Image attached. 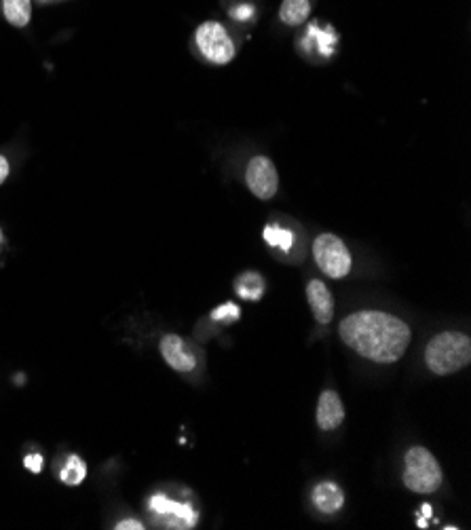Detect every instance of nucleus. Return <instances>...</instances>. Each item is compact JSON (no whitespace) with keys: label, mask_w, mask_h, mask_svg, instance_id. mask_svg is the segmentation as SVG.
Here are the masks:
<instances>
[{"label":"nucleus","mask_w":471,"mask_h":530,"mask_svg":"<svg viewBox=\"0 0 471 530\" xmlns=\"http://www.w3.org/2000/svg\"><path fill=\"white\" fill-rule=\"evenodd\" d=\"M343 343L374 364H393L410 345V328L400 317L383 311H360L338 328Z\"/></svg>","instance_id":"1"},{"label":"nucleus","mask_w":471,"mask_h":530,"mask_svg":"<svg viewBox=\"0 0 471 530\" xmlns=\"http://www.w3.org/2000/svg\"><path fill=\"white\" fill-rule=\"evenodd\" d=\"M471 362V340L461 332H442L431 338L425 351V364L433 374H455Z\"/></svg>","instance_id":"2"},{"label":"nucleus","mask_w":471,"mask_h":530,"mask_svg":"<svg viewBox=\"0 0 471 530\" xmlns=\"http://www.w3.org/2000/svg\"><path fill=\"white\" fill-rule=\"evenodd\" d=\"M404 484L417 495H431L442 486V469L427 448L414 446L406 452Z\"/></svg>","instance_id":"3"},{"label":"nucleus","mask_w":471,"mask_h":530,"mask_svg":"<svg viewBox=\"0 0 471 530\" xmlns=\"http://www.w3.org/2000/svg\"><path fill=\"white\" fill-rule=\"evenodd\" d=\"M195 45L203 58L216 66L231 64L237 55V47H235V41L231 39L229 30L214 20L203 22L197 28Z\"/></svg>","instance_id":"4"},{"label":"nucleus","mask_w":471,"mask_h":530,"mask_svg":"<svg viewBox=\"0 0 471 530\" xmlns=\"http://www.w3.org/2000/svg\"><path fill=\"white\" fill-rule=\"evenodd\" d=\"M313 256H315L317 267L332 279H341L351 273L353 260L341 237L330 235V233L319 235L313 243Z\"/></svg>","instance_id":"5"},{"label":"nucleus","mask_w":471,"mask_h":530,"mask_svg":"<svg viewBox=\"0 0 471 530\" xmlns=\"http://www.w3.org/2000/svg\"><path fill=\"white\" fill-rule=\"evenodd\" d=\"M246 184L254 197L262 201L273 199L279 188V176L273 161L265 155L254 157L246 169Z\"/></svg>","instance_id":"6"},{"label":"nucleus","mask_w":471,"mask_h":530,"mask_svg":"<svg viewBox=\"0 0 471 530\" xmlns=\"http://www.w3.org/2000/svg\"><path fill=\"white\" fill-rule=\"evenodd\" d=\"M150 509H153L155 516L161 518L163 524L174 528H193L199 520V514L191 505L172 501L163 495H155L150 499Z\"/></svg>","instance_id":"7"},{"label":"nucleus","mask_w":471,"mask_h":530,"mask_svg":"<svg viewBox=\"0 0 471 530\" xmlns=\"http://www.w3.org/2000/svg\"><path fill=\"white\" fill-rule=\"evenodd\" d=\"M161 355L165 364L180 374H188L197 368V357L193 349L176 334H169L161 340Z\"/></svg>","instance_id":"8"},{"label":"nucleus","mask_w":471,"mask_h":530,"mask_svg":"<svg viewBox=\"0 0 471 530\" xmlns=\"http://www.w3.org/2000/svg\"><path fill=\"white\" fill-rule=\"evenodd\" d=\"M345 421V408L341 397H338L334 391H324L319 395V404H317V425L324 431H332L338 425Z\"/></svg>","instance_id":"9"},{"label":"nucleus","mask_w":471,"mask_h":530,"mask_svg":"<svg viewBox=\"0 0 471 530\" xmlns=\"http://www.w3.org/2000/svg\"><path fill=\"white\" fill-rule=\"evenodd\" d=\"M307 298H309L311 311L319 324H324V326L330 324L334 317V298L330 290L324 286V281L313 279L307 288Z\"/></svg>","instance_id":"10"},{"label":"nucleus","mask_w":471,"mask_h":530,"mask_svg":"<svg viewBox=\"0 0 471 530\" xmlns=\"http://www.w3.org/2000/svg\"><path fill=\"white\" fill-rule=\"evenodd\" d=\"M313 503L317 505V509H322L324 514H336L338 509L343 507L345 497H343V490L338 488L332 482H324L319 484L313 492Z\"/></svg>","instance_id":"11"},{"label":"nucleus","mask_w":471,"mask_h":530,"mask_svg":"<svg viewBox=\"0 0 471 530\" xmlns=\"http://www.w3.org/2000/svg\"><path fill=\"white\" fill-rule=\"evenodd\" d=\"M311 15V0H284L279 7V20L286 26H303Z\"/></svg>","instance_id":"12"},{"label":"nucleus","mask_w":471,"mask_h":530,"mask_svg":"<svg viewBox=\"0 0 471 530\" xmlns=\"http://www.w3.org/2000/svg\"><path fill=\"white\" fill-rule=\"evenodd\" d=\"M3 15L13 28H26L32 20V0H3Z\"/></svg>","instance_id":"13"},{"label":"nucleus","mask_w":471,"mask_h":530,"mask_svg":"<svg viewBox=\"0 0 471 530\" xmlns=\"http://www.w3.org/2000/svg\"><path fill=\"white\" fill-rule=\"evenodd\" d=\"M235 286H237V294L243 300H258L262 298V294H265V281H262L258 273H243L237 279Z\"/></svg>","instance_id":"14"},{"label":"nucleus","mask_w":471,"mask_h":530,"mask_svg":"<svg viewBox=\"0 0 471 530\" xmlns=\"http://www.w3.org/2000/svg\"><path fill=\"white\" fill-rule=\"evenodd\" d=\"M85 478H87V465L83 463L81 457H77V454H70L60 471V480L68 486H79L83 484Z\"/></svg>","instance_id":"15"},{"label":"nucleus","mask_w":471,"mask_h":530,"mask_svg":"<svg viewBox=\"0 0 471 530\" xmlns=\"http://www.w3.org/2000/svg\"><path fill=\"white\" fill-rule=\"evenodd\" d=\"M265 239L267 243L271 245V248H277L281 252H288L292 248V243H294V235L286 229H281V226L277 224H271L265 229Z\"/></svg>","instance_id":"16"},{"label":"nucleus","mask_w":471,"mask_h":530,"mask_svg":"<svg viewBox=\"0 0 471 530\" xmlns=\"http://www.w3.org/2000/svg\"><path fill=\"white\" fill-rule=\"evenodd\" d=\"M239 317L241 311L237 305H233V302H226V305H220L218 309L212 311V319L222 321V324H233V321H237Z\"/></svg>","instance_id":"17"},{"label":"nucleus","mask_w":471,"mask_h":530,"mask_svg":"<svg viewBox=\"0 0 471 530\" xmlns=\"http://www.w3.org/2000/svg\"><path fill=\"white\" fill-rule=\"evenodd\" d=\"M24 465L32 473H41V469H43V457H41V454H28V457L24 459Z\"/></svg>","instance_id":"18"},{"label":"nucleus","mask_w":471,"mask_h":530,"mask_svg":"<svg viewBox=\"0 0 471 530\" xmlns=\"http://www.w3.org/2000/svg\"><path fill=\"white\" fill-rule=\"evenodd\" d=\"M9 172H11V165H9V159L5 155H0V186L5 184V180L9 178Z\"/></svg>","instance_id":"19"},{"label":"nucleus","mask_w":471,"mask_h":530,"mask_svg":"<svg viewBox=\"0 0 471 530\" xmlns=\"http://www.w3.org/2000/svg\"><path fill=\"white\" fill-rule=\"evenodd\" d=\"M117 528H119V530H142L144 526H142L140 520H121V522L117 524Z\"/></svg>","instance_id":"20"},{"label":"nucleus","mask_w":471,"mask_h":530,"mask_svg":"<svg viewBox=\"0 0 471 530\" xmlns=\"http://www.w3.org/2000/svg\"><path fill=\"white\" fill-rule=\"evenodd\" d=\"M0 243H3V233H0Z\"/></svg>","instance_id":"21"},{"label":"nucleus","mask_w":471,"mask_h":530,"mask_svg":"<svg viewBox=\"0 0 471 530\" xmlns=\"http://www.w3.org/2000/svg\"><path fill=\"white\" fill-rule=\"evenodd\" d=\"M41 3H49V0H41Z\"/></svg>","instance_id":"22"}]
</instances>
